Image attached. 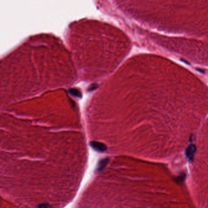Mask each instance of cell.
Here are the masks:
<instances>
[{"label":"cell","mask_w":208,"mask_h":208,"mask_svg":"<svg viewBox=\"0 0 208 208\" xmlns=\"http://www.w3.org/2000/svg\"><path fill=\"white\" fill-rule=\"evenodd\" d=\"M70 93L74 95V96H81L80 95V92L78 90H76V89H71L70 90Z\"/></svg>","instance_id":"cell-1"}]
</instances>
